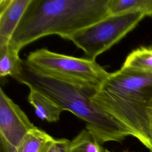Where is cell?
Masks as SVG:
<instances>
[{"mask_svg":"<svg viewBox=\"0 0 152 152\" xmlns=\"http://www.w3.org/2000/svg\"><path fill=\"white\" fill-rule=\"evenodd\" d=\"M110 15L141 12L145 15H152V0H109Z\"/></svg>","mask_w":152,"mask_h":152,"instance_id":"cell-12","label":"cell"},{"mask_svg":"<svg viewBox=\"0 0 152 152\" xmlns=\"http://www.w3.org/2000/svg\"><path fill=\"white\" fill-rule=\"evenodd\" d=\"M122 68L152 75V46H141L132 51Z\"/></svg>","mask_w":152,"mask_h":152,"instance_id":"cell-11","label":"cell"},{"mask_svg":"<svg viewBox=\"0 0 152 152\" xmlns=\"http://www.w3.org/2000/svg\"><path fill=\"white\" fill-rule=\"evenodd\" d=\"M104 152H113V151H109V150H107V149H106V148H104ZM122 152H128V151H122Z\"/></svg>","mask_w":152,"mask_h":152,"instance_id":"cell-15","label":"cell"},{"mask_svg":"<svg viewBox=\"0 0 152 152\" xmlns=\"http://www.w3.org/2000/svg\"><path fill=\"white\" fill-rule=\"evenodd\" d=\"M20 49L10 42L0 46V76H10L20 82L24 72V62L19 56Z\"/></svg>","mask_w":152,"mask_h":152,"instance_id":"cell-9","label":"cell"},{"mask_svg":"<svg viewBox=\"0 0 152 152\" xmlns=\"http://www.w3.org/2000/svg\"><path fill=\"white\" fill-rule=\"evenodd\" d=\"M28 88L30 92L27 100L34 107L37 116L41 120L49 122H58L64 110L45 93L33 87Z\"/></svg>","mask_w":152,"mask_h":152,"instance_id":"cell-8","label":"cell"},{"mask_svg":"<svg viewBox=\"0 0 152 152\" xmlns=\"http://www.w3.org/2000/svg\"><path fill=\"white\" fill-rule=\"evenodd\" d=\"M146 15L141 12L109 15L72 36L71 40L87 58L95 60L132 31Z\"/></svg>","mask_w":152,"mask_h":152,"instance_id":"cell-5","label":"cell"},{"mask_svg":"<svg viewBox=\"0 0 152 152\" xmlns=\"http://www.w3.org/2000/svg\"><path fill=\"white\" fill-rule=\"evenodd\" d=\"M69 142V140L65 138L56 139V142L49 149L48 152H66Z\"/></svg>","mask_w":152,"mask_h":152,"instance_id":"cell-14","label":"cell"},{"mask_svg":"<svg viewBox=\"0 0 152 152\" xmlns=\"http://www.w3.org/2000/svg\"><path fill=\"white\" fill-rule=\"evenodd\" d=\"M56 139L36 126L24 137L14 152H48Z\"/></svg>","mask_w":152,"mask_h":152,"instance_id":"cell-10","label":"cell"},{"mask_svg":"<svg viewBox=\"0 0 152 152\" xmlns=\"http://www.w3.org/2000/svg\"><path fill=\"white\" fill-rule=\"evenodd\" d=\"M36 126L24 112L0 88V152H14Z\"/></svg>","mask_w":152,"mask_h":152,"instance_id":"cell-6","label":"cell"},{"mask_svg":"<svg viewBox=\"0 0 152 152\" xmlns=\"http://www.w3.org/2000/svg\"><path fill=\"white\" fill-rule=\"evenodd\" d=\"M31 0H0V46L11 39Z\"/></svg>","mask_w":152,"mask_h":152,"instance_id":"cell-7","label":"cell"},{"mask_svg":"<svg viewBox=\"0 0 152 152\" xmlns=\"http://www.w3.org/2000/svg\"><path fill=\"white\" fill-rule=\"evenodd\" d=\"M24 65L20 83L37 89L50 97L64 110L83 120L88 130L103 145L121 142L129 132L92 100L99 88L49 77Z\"/></svg>","mask_w":152,"mask_h":152,"instance_id":"cell-3","label":"cell"},{"mask_svg":"<svg viewBox=\"0 0 152 152\" xmlns=\"http://www.w3.org/2000/svg\"><path fill=\"white\" fill-rule=\"evenodd\" d=\"M25 66L46 75L99 88L109 73L87 58H77L40 49L30 52Z\"/></svg>","mask_w":152,"mask_h":152,"instance_id":"cell-4","label":"cell"},{"mask_svg":"<svg viewBox=\"0 0 152 152\" xmlns=\"http://www.w3.org/2000/svg\"><path fill=\"white\" fill-rule=\"evenodd\" d=\"M109 0H31L10 43L21 49L49 35L68 40L109 16Z\"/></svg>","mask_w":152,"mask_h":152,"instance_id":"cell-2","label":"cell"},{"mask_svg":"<svg viewBox=\"0 0 152 152\" xmlns=\"http://www.w3.org/2000/svg\"><path fill=\"white\" fill-rule=\"evenodd\" d=\"M104 148L86 128L69 141L66 152H104Z\"/></svg>","mask_w":152,"mask_h":152,"instance_id":"cell-13","label":"cell"},{"mask_svg":"<svg viewBox=\"0 0 152 152\" xmlns=\"http://www.w3.org/2000/svg\"><path fill=\"white\" fill-rule=\"evenodd\" d=\"M92 100L152 152V75L121 67L109 73Z\"/></svg>","mask_w":152,"mask_h":152,"instance_id":"cell-1","label":"cell"}]
</instances>
